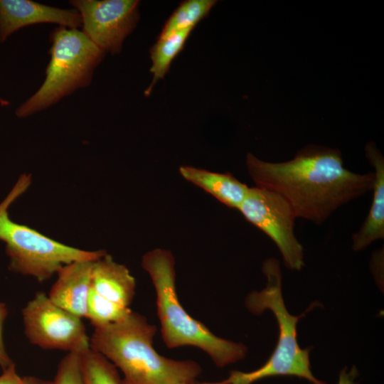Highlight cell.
<instances>
[{"label": "cell", "mask_w": 384, "mask_h": 384, "mask_svg": "<svg viewBox=\"0 0 384 384\" xmlns=\"http://www.w3.org/2000/svg\"><path fill=\"white\" fill-rule=\"evenodd\" d=\"M246 166L256 186L279 194L297 218L316 225L372 191L374 181L373 171L353 172L344 166L338 149L321 145L306 146L283 162L265 161L248 153Z\"/></svg>", "instance_id": "cell-1"}, {"label": "cell", "mask_w": 384, "mask_h": 384, "mask_svg": "<svg viewBox=\"0 0 384 384\" xmlns=\"http://www.w3.org/2000/svg\"><path fill=\"white\" fill-rule=\"evenodd\" d=\"M154 325L132 311L121 320L95 327L90 347L119 368L124 384H200V366L162 356L153 346Z\"/></svg>", "instance_id": "cell-2"}, {"label": "cell", "mask_w": 384, "mask_h": 384, "mask_svg": "<svg viewBox=\"0 0 384 384\" xmlns=\"http://www.w3.org/2000/svg\"><path fill=\"white\" fill-rule=\"evenodd\" d=\"M142 265L155 287L157 314L162 338L168 348L198 347L220 367L244 358L247 348L243 344L215 336L183 309L176 293L175 261L170 251H149L143 256Z\"/></svg>", "instance_id": "cell-3"}, {"label": "cell", "mask_w": 384, "mask_h": 384, "mask_svg": "<svg viewBox=\"0 0 384 384\" xmlns=\"http://www.w3.org/2000/svg\"><path fill=\"white\" fill-rule=\"evenodd\" d=\"M267 284L262 291H254L245 299V306L252 314H260L270 309L274 315L279 337L276 347L267 362L251 372L233 370L229 378L215 384H252L261 379L278 376H297L313 384H326L312 374L309 362V348L302 349L297 341V325L304 316H293L287 311L282 294V272L279 262L273 257L262 265Z\"/></svg>", "instance_id": "cell-4"}, {"label": "cell", "mask_w": 384, "mask_h": 384, "mask_svg": "<svg viewBox=\"0 0 384 384\" xmlns=\"http://www.w3.org/2000/svg\"><path fill=\"white\" fill-rule=\"evenodd\" d=\"M50 61L38 90L16 110L18 118L43 111L91 83L95 68L106 53L78 29L63 26L50 33Z\"/></svg>", "instance_id": "cell-5"}, {"label": "cell", "mask_w": 384, "mask_h": 384, "mask_svg": "<svg viewBox=\"0 0 384 384\" xmlns=\"http://www.w3.org/2000/svg\"><path fill=\"white\" fill-rule=\"evenodd\" d=\"M31 182L30 175H21L0 203V240L6 243L11 271L43 282L65 265L78 260H96L107 254L102 250L87 251L68 246L12 221L9 208L28 189Z\"/></svg>", "instance_id": "cell-6"}, {"label": "cell", "mask_w": 384, "mask_h": 384, "mask_svg": "<svg viewBox=\"0 0 384 384\" xmlns=\"http://www.w3.org/2000/svg\"><path fill=\"white\" fill-rule=\"evenodd\" d=\"M22 316L26 336L33 345L80 353L90 348L82 318L58 306L44 292L36 294Z\"/></svg>", "instance_id": "cell-7"}, {"label": "cell", "mask_w": 384, "mask_h": 384, "mask_svg": "<svg viewBox=\"0 0 384 384\" xmlns=\"http://www.w3.org/2000/svg\"><path fill=\"white\" fill-rule=\"evenodd\" d=\"M238 210L276 244L288 268L300 270L304 267L303 247L294 233L297 217L282 197L263 188L250 187Z\"/></svg>", "instance_id": "cell-8"}, {"label": "cell", "mask_w": 384, "mask_h": 384, "mask_svg": "<svg viewBox=\"0 0 384 384\" xmlns=\"http://www.w3.org/2000/svg\"><path fill=\"white\" fill-rule=\"evenodd\" d=\"M80 14L82 32L105 53L119 54L139 18L137 0H71Z\"/></svg>", "instance_id": "cell-9"}, {"label": "cell", "mask_w": 384, "mask_h": 384, "mask_svg": "<svg viewBox=\"0 0 384 384\" xmlns=\"http://www.w3.org/2000/svg\"><path fill=\"white\" fill-rule=\"evenodd\" d=\"M55 23L78 29L80 14L75 9H60L29 0H0V43L19 29L38 23Z\"/></svg>", "instance_id": "cell-10"}, {"label": "cell", "mask_w": 384, "mask_h": 384, "mask_svg": "<svg viewBox=\"0 0 384 384\" xmlns=\"http://www.w3.org/2000/svg\"><path fill=\"white\" fill-rule=\"evenodd\" d=\"M95 260H78L62 267L48 297L58 306L80 317H86Z\"/></svg>", "instance_id": "cell-11"}, {"label": "cell", "mask_w": 384, "mask_h": 384, "mask_svg": "<svg viewBox=\"0 0 384 384\" xmlns=\"http://www.w3.org/2000/svg\"><path fill=\"white\" fill-rule=\"evenodd\" d=\"M366 156L374 168L372 203L359 230L352 236L353 250L360 251L384 238V158L375 143L366 145Z\"/></svg>", "instance_id": "cell-12"}, {"label": "cell", "mask_w": 384, "mask_h": 384, "mask_svg": "<svg viewBox=\"0 0 384 384\" xmlns=\"http://www.w3.org/2000/svg\"><path fill=\"white\" fill-rule=\"evenodd\" d=\"M92 288L107 299L129 307L135 294L136 283L124 265L106 254L93 262Z\"/></svg>", "instance_id": "cell-13"}, {"label": "cell", "mask_w": 384, "mask_h": 384, "mask_svg": "<svg viewBox=\"0 0 384 384\" xmlns=\"http://www.w3.org/2000/svg\"><path fill=\"white\" fill-rule=\"evenodd\" d=\"M179 171L186 180L233 208H240L250 188L228 173H216L189 166H181Z\"/></svg>", "instance_id": "cell-14"}, {"label": "cell", "mask_w": 384, "mask_h": 384, "mask_svg": "<svg viewBox=\"0 0 384 384\" xmlns=\"http://www.w3.org/2000/svg\"><path fill=\"white\" fill-rule=\"evenodd\" d=\"M193 28H184L176 31L164 38H158L150 50L153 74L151 84L146 90L149 95L157 80L164 77L169 71L171 62L183 49L184 44Z\"/></svg>", "instance_id": "cell-15"}, {"label": "cell", "mask_w": 384, "mask_h": 384, "mask_svg": "<svg viewBox=\"0 0 384 384\" xmlns=\"http://www.w3.org/2000/svg\"><path fill=\"white\" fill-rule=\"evenodd\" d=\"M214 0H188L183 1L165 23L159 38H164L184 28H193L205 18L213 6Z\"/></svg>", "instance_id": "cell-16"}, {"label": "cell", "mask_w": 384, "mask_h": 384, "mask_svg": "<svg viewBox=\"0 0 384 384\" xmlns=\"http://www.w3.org/2000/svg\"><path fill=\"white\" fill-rule=\"evenodd\" d=\"M85 384H124L117 367L90 348L80 353Z\"/></svg>", "instance_id": "cell-17"}, {"label": "cell", "mask_w": 384, "mask_h": 384, "mask_svg": "<svg viewBox=\"0 0 384 384\" xmlns=\"http://www.w3.org/2000/svg\"><path fill=\"white\" fill-rule=\"evenodd\" d=\"M129 307L111 302L92 287L87 303L86 317L94 327L118 321L131 312Z\"/></svg>", "instance_id": "cell-18"}, {"label": "cell", "mask_w": 384, "mask_h": 384, "mask_svg": "<svg viewBox=\"0 0 384 384\" xmlns=\"http://www.w3.org/2000/svg\"><path fill=\"white\" fill-rule=\"evenodd\" d=\"M53 384H85L81 368L80 353L69 352L60 361Z\"/></svg>", "instance_id": "cell-19"}, {"label": "cell", "mask_w": 384, "mask_h": 384, "mask_svg": "<svg viewBox=\"0 0 384 384\" xmlns=\"http://www.w3.org/2000/svg\"><path fill=\"white\" fill-rule=\"evenodd\" d=\"M7 314L8 309L6 304L0 302V366L3 370L14 363L6 351L3 338V326Z\"/></svg>", "instance_id": "cell-20"}, {"label": "cell", "mask_w": 384, "mask_h": 384, "mask_svg": "<svg viewBox=\"0 0 384 384\" xmlns=\"http://www.w3.org/2000/svg\"><path fill=\"white\" fill-rule=\"evenodd\" d=\"M0 384H23V378L17 373L14 363L3 370L0 375Z\"/></svg>", "instance_id": "cell-21"}, {"label": "cell", "mask_w": 384, "mask_h": 384, "mask_svg": "<svg viewBox=\"0 0 384 384\" xmlns=\"http://www.w3.org/2000/svg\"><path fill=\"white\" fill-rule=\"evenodd\" d=\"M357 374L358 373L355 367L349 372H347L345 369L342 370L339 375L338 384H357L354 382Z\"/></svg>", "instance_id": "cell-22"}, {"label": "cell", "mask_w": 384, "mask_h": 384, "mask_svg": "<svg viewBox=\"0 0 384 384\" xmlns=\"http://www.w3.org/2000/svg\"><path fill=\"white\" fill-rule=\"evenodd\" d=\"M23 384H53V381L41 379L32 375L22 377Z\"/></svg>", "instance_id": "cell-23"}]
</instances>
